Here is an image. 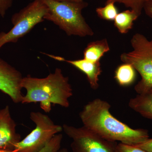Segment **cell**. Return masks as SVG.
I'll return each mask as SVG.
<instances>
[{
  "label": "cell",
  "instance_id": "obj_12",
  "mask_svg": "<svg viewBox=\"0 0 152 152\" xmlns=\"http://www.w3.org/2000/svg\"><path fill=\"white\" fill-rule=\"evenodd\" d=\"M110 50L107 39L91 42L84 50L83 58L91 62L100 61L101 58Z\"/></svg>",
  "mask_w": 152,
  "mask_h": 152
},
{
  "label": "cell",
  "instance_id": "obj_10",
  "mask_svg": "<svg viewBox=\"0 0 152 152\" xmlns=\"http://www.w3.org/2000/svg\"><path fill=\"white\" fill-rule=\"evenodd\" d=\"M47 56L60 61H65L70 64L87 76L91 88L97 89L99 87V77L102 72L100 61L91 62L85 59L76 60H66L63 57L47 54Z\"/></svg>",
  "mask_w": 152,
  "mask_h": 152
},
{
  "label": "cell",
  "instance_id": "obj_11",
  "mask_svg": "<svg viewBox=\"0 0 152 152\" xmlns=\"http://www.w3.org/2000/svg\"><path fill=\"white\" fill-rule=\"evenodd\" d=\"M129 106L142 116L152 121V88L132 98Z\"/></svg>",
  "mask_w": 152,
  "mask_h": 152
},
{
  "label": "cell",
  "instance_id": "obj_18",
  "mask_svg": "<svg viewBox=\"0 0 152 152\" xmlns=\"http://www.w3.org/2000/svg\"><path fill=\"white\" fill-rule=\"evenodd\" d=\"M118 152H147L139 147L134 145L119 143L117 145Z\"/></svg>",
  "mask_w": 152,
  "mask_h": 152
},
{
  "label": "cell",
  "instance_id": "obj_24",
  "mask_svg": "<svg viewBox=\"0 0 152 152\" xmlns=\"http://www.w3.org/2000/svg\"><path fill=\"white\" fill-rule=\"evenodd\" d=\"M0 152H14L13 151H12V150L1 149H0Z\"/></svg>",
  "mask_w": 152,
  "mask_h": 152
},
{
  "label": "cell",
  "instance_id": "obj_6",
  "mask_svg": "<svg viewBox=\"0 0 152 152\" xmlns=\"http://www.w3.org/2000/svg\"><path fill=\"white\" fill-rule=\"evenodd\" d=\"M30 118L36 127L15 145L14 152H39L56 134L63 131L62 126L55 124L48 115L40 112H31Z\"/></svg>",
  "mask_w": 152,
  "mask_h": 152
},
{
  "label": "cell",
  "instance_id": "obj_8",
  "mask_svg": "<svg viewBox=\"0 0 152 152\" xmlns=\"http://www.w3.org/2000/svg\"><path fill=\"white\" fill-rule=\"evenodd\" d=\"M23 77L20 71L0 58V91L9 96L15 103L23 101Z\"/></svg>",
  "mask_w": 152,
  "mask_h": 152
},
{
  "label": "cell",
  "instance_id": "obj_23",
  "mask_svg": "<svg viewBox=\"0 0 152 152\" xmlns=\"http://www.w3.org/2000/svg\"><path fill=\"white\" fill-rule=\"evenodd\" d=\"M58 152H69V151L66 148H63L60 149L59 151Z\"/></svg>",
  "mask_w": 152,
  "mask_h": 152
},
{
  "label": "cell",
  "instance_id": "obj_17",
  "mask_svg": "<svg viewBox=\"0 0 152 152\" xmlns=\"http://www.w3.org/2000/svg\"><path fill=\"white\" fill-rule=\"evenodd\" d=\"M63 137L62 134L60 133L57 134L39 152H58L61 148Z\"/></svg>",
  "mask_w": 152,
  "mask_h": 152
},
{
  "label": "cell",
  "instance_id": "obj_4",
  "mask_svg": "<svg viewBox=\"0 0 152 152\" xmlns=\"http://www.w3.org/2000/svg\"><path fill=\"white\" fill-rule=\"evenodd\" d=\"M131 44L133 50L123 53L120 58L123 63L132 65L140 75L141 79L134 89L141 94L152 88V39L137 33L131 39Z\"/></svg>",
  "mask_w": 152,
  "mask_h": 152
},
{
  "label": "cell",
  "instance_id": "obj_14",
  "mask_svg": "<svg viewBox=\"0 0 152 152\" xmlns=\"http://www.w3.org/2000/svg\"><path fill=\"white\" fill-rule=\"evenodd\" d=\"M115 78L120 86H130L135 80L136 70L130 64L124 63L116 69Z\"/></svg>",
  "mask_w": 152,
  "mask_h": 152
},
{
  "label": "cell",
  "instance_id": "obj_1",
  "mask_svg": "<svg viewBox=\"0 0 152 152\" xmlns=\"http://www.w3.org/2000/svg\"><path fill=\"white\" fill-rule=\"evenodd\" d=\"M110 108L108 102L98 98L88 103L79 115L83 126L107 140L131 145L150 138L147 130L130 127L111 114Z\"/></svg>",
  "mask_w": 152,
  "mask_h": 152
},
{
  "label": "cell",
  "instance_id": "obj_5",
  "mask_svg": "<svg viewBox=\"0 0 152 152\" xmlns=\"http://www.w3.org/2000/svg\"><path fill=\"white\" fill-rule=\"evenodd\" d=\"M47 6L42 0H34L13 15V27L9 32L0 33V49L8 43H16L30 32L36 25L45 20L48 12Z\"/></svg>",
  "mask_w": 152,
  "mask_h": 152
},
{
  "label": "cell",
  "instance_id": "obj_20",
  "mask_svg": "<svg viewBox=\"0 0 152 152\" xmlns=\"http://www.w3.org/2000/svg\"><path fill=\"white\" fill-rule=\"evenodd\" d=\"M136 146L147 152H152V138H149L142 143Z\"/></svg>",
  "mask_w": 152,
  "mask_h": 152
},
{
  "label": "cell",
  "instance_id": "obj_2",
  "mask_svg": "<svg viewBox=\"0 0 152 152\" xmlns=\"http://www.w3.org/2000/svg\"><path fill=\"white\" fill-rule=\"evenodd\" d=\"M21 85L26 91L21 103H39L46 113L50 111L52 104L69 107V99L73 94L69 78L58 68L45 77H34L30 75L24 77Z\"/></svg>",
  "mask_w": 152,
  "mask_h": 152
},
{
  "label": "cell",
  "instance_id": "obj_16",
  "mask_svg": "<svg viewBox=\"0 0 152 152\" xmlns=\"http://www.w3.org/2000/svg\"><path fill=\"white\" fill-rule=\"evenodd\" d=\"M148 0H107L105 4L118 3L122 4L127 8L130 9L139 17L141 15L145 4Z\"/></svg>",
  "mask_w": 152,
  "mask_h": 152
},
{
  "label": "cell",
  "instance_id": "obj_9",
  "mask_svg": "<svg viewBox=\"0 0 152 152\" xmlns=\"http://www.w3.org/2000/svg\"><path fill=\"white\" fill-rule=\"evenodd\" d=\"M17 125L11 116L9 106L0 110V149L13 150L15 145L21 140L17 133Z\"/></svg>",
  "mask_w": 152,
  "mask_h": 152
},
{
  "label": "cell",
  "instance_id": "obj_3",
  "mask_svg": "<svg viewBox=\"0 0 152 152\" xmlns=\"http://www.w3.org/2000/svg\"><path fill=\"white\" fill-rule=\"evenodd\" d=\"M42 1L48 8L45 20L53 23L67 35L82 37L94 35L93 30L82 15V11L88 6L86 2Z\"/></svg>",
  "mask_w": 152,
  "mask_h": 152
},
{
  "label": "cell",
  "instance_id": "obj_15",
  "mask_svg": "<svg viewBox=\"0 0 152 152\" xmlns=\"http://www.w3.org/2000/svg\"><path fill=\"white\" fill-rule=\"evenodd\" d=\"M115 3L105 4L104 7H100L96 9V12L98 17L102 20L107 21H114L118 13Z\"/></svg>",
  "mask_w": 152,
  "mask_h": 152
},
{
  "label": "cell",
  "instance_id": "obj_22",
  "mask_svg": "<svg viewBox=\"0 0 152 152\" xmlns=\"http://www.w3.org/2000/svg\"><path fill=\"white\" fill-rule=\"evenodd\" d=\"M57 1L82 2L84 0H53Z\"/></svg>",
  "mask_w": 152,
  "mask_h": 152
},
{
  "label": "cell",
  "instance_id": "obj_21",
  "mask_svg": "<svg viewBox=\"0 0 152 152\" xmlns=\"http://www.w3.org/2000/svg\"><path fill=\"white\" fill-rule=\"evenodd\" d=\"M143 10L148 16L152 18V0H148L144 5Z\"/></svg>",
  "mask_w": 152,
  "mask_h": 152
},
{
  "label": "cell",
  "instance_id": "obj_7",
  "mask_svg": "<svg viewBox=\"0 0 152 152\" xmlns=\"http://www.w3.org/2000/svg\"><path fill=\"white\" fill-rule=\"evenodd\" d=\"M63 131L72 139V152H118L117 142L110 141L85 127L64 124Z\"/></svg>",
  "mask_w": 152,
  "mask_h": 152
},
{
  "label": "cell",
  "instance_id": "obj_13",
  "mask_svg": "<svg viewBox=\"0 0 152 152\" xmlns=\"http://www.w3.org/2000/svg\"><path fill=\"white\" fill-rule=\"evenodd\" d=\"M139 17L131 10L123 11L117 15L114 26L121 34H126L133 28L134 22Z\"/></svg>",
  "mask_w": 152,
  "mask_h": 152
},
{
  "label": "cell",
  "instance_id": "obj_19",
  "mask_svg": "<svg viewBox=\"0 0 152 152\" xmlns=\"http://www.w3.org/2000/svg\"><path fill=\"white\" fill-rule=\"evenodd\" d=\"M13 0H0V15L4 18L7 11L11 7Z\"/></svg>",
  "mask_w": 152,
  "mask_h": 152
}]
</instances>
